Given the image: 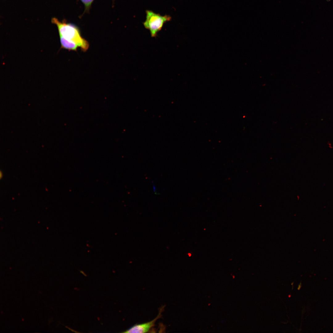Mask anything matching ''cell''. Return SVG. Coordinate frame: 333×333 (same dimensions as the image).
I'll return each instance as SVG.
<instances>
[{
	"label": "cell",
	"instance_id": "6da1fadb",
	"mask_svg": "<svg viewBox=\"0 0 333 333\" xmlns=\"http://www.w3.org/2000/svg\"><path fill=\"white\" fill-rule=\"evenodd\" d=\"M51 22L56 25L60 37L75 43L84 51L88 49V42L82 37L78 29L75 25L60 21L55 18L52 19Z\"/></svg>",
	"mask_w": 333,
	"mask_h": 333
},
{
	"label": "cell",
	"instance_id": "7a4b0ae2",
	"mask_svg": "<svg viewBox=\"0 0 333 333\" xmlns=\"http://www.w3.org/2000/svg\"><path fill=\"white\" fill-rule=\"evenodd\" d=\"M146 20L143 24L146 29L149 30L152 37L156 36L164 24L171 19L170 15L162 16L150 10H146Z\"/></svg>",
	"mask_w": 333,
	"mask_h": 333
},
{
	"label": "cell",
	"instance_id": "3957f363",
	"mask_svg": "<svg viewBox=\"0 0 333 333\" xmlns=\"http://www.w3.org/2000/svg\"><path fill=\"white\" fill-rule=\"evenodd\" d=\"M163 309V307L160 309L158 315L153 320L147 323L136 324L123 332L146 333L148 332L150 329L154 326L156 320L161 317V313Z\"/></svg>",
	"mask_w": 333,
	"mask_h": 333
},
{
	"label": "cell",
	"instance_id": "277c9868",
	"mask_svg": "<svg viewBox=\"0 0 333 333\" xmlns=\"http://www.w3.org/2000/svg\"><path fill=\"white\" fill-rule=\"evenodd\" d=\"M60 37L62 47L69 50L76 51L78 47L76 44L62 37Z\"/></svg>",
	"mask_w": 333,
	"mask_h": 333
},
{
	"label": "cell",
	"instance_id": "5b68a950",
	"mask_svg": "<svg viewBox=\"0 0 333 333\" xmlns=\"http://www.w3.org/2000/svg\"><path fill=\"white\" fill-rule=\"evenodd\" d=\"M84 4L86 8H88L91 6L94 0H80Z\"/></svg>",
	"mask_w": 333,
	"mask_h": 333
},
{
	"label": "cell",
	"instance_id": "8992f818",
	"mask_svg": "<svg viewBox=\"0 0 333 333\" xmlns=\"http://www.w3.org/2000/svg\"><path fill=\"white\" fill-rule=\"evenodd\" d=\"M301 286H301V283L300 282V284L298 285V290H299L300 289V288L301 287Z\"/></svg>",
	"mask_w": 333,
	"mask_h": 333
}]
</instances>
